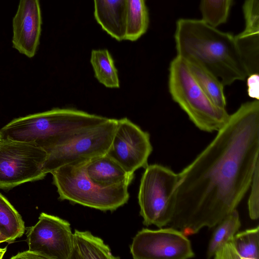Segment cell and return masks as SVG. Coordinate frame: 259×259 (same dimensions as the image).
<instances>
[{"label": "cell", "instance_id": "10", "mask_svg": "<svg viewBox=\"0 0 259 259\" xmlns=\"http://www.w3.org/2000/svg\"><path fill=\"white\" fill-rule=\"evenodd\" d=\"M28 250L45 259H71L73 233L69 223L44 212L35 225L27 228Z\"/></svg>", "mask_w": 259, "mask_h": 259}, {"label": "cell", "instance_id": "17", "mask_svg": "<svg viewBox=\"0 0 259 259\" xmlns=\"http://www.w3.org/2000/svg\"><path fill=\"white\" fill-rule=\"evenodd\" d=\"M185 61L193 76L206 95L216 105L226 108L224 85L219 78L201 65L193 61Z\"/></svg>", "mask_w": 259, "mask_h": 259}, {"label": "cell", "instance_id": "5", "mask_svg": "<svg viewBox=\"0 0 259 259\" xmlns=\"http://www.w3.org/2000/svg\"><path fill=\"white\" fill-rule=\"evenodd\" d=\"M168 90L172 100L201 131H218L228 121L226 108L216 105L193 76L187 62L177 56L170 63Z\"/></svg>", "mask_w": 259, "mask_h": 259}, {"label": "cell", "instance_id": "7", "mask_svg": "<svg viewBox=\"0 0 259 259\" xmlns=\"http://www.w3.org/2000/svg\"><path fill=\"white\" fill-rule=\"evenodd\" d=\"M48 152L34 143L3 139L0 143V189L10 190L41 180Z\"/></svg>", "mask_w": 259, "mask_h": 259}, {"label": "cell", "instance_id": "24", "mask_svg": "<svg viewBox=\"0 0 259 259\" xmlns=\"http://www.w3.org/2000/svg\"><path fill=\"white\" fill-rule=\"evenodd\" d=\"M251 191L248 201L249 215L252 220H257L259 215V162L257 163L250 186Z\"/></svg>", "mask_w": 259, "mask_h": 259}, {"label": "cell", "instance_id": "19", "mask_svg": "<svg viewBox=\"0 0 259 259\" xmlns=\"http://www.w3.org/2000/svg\"><path fill=\"white\" fill-rule=\"evenodd\" d=\"M149 24L145 0H127L125 40L136 41L147 31Z\"/></svg>", "mask_w": 259, "mask_h": 259}, {"label": "cell", "instance_id": "12", "mask_svg": "<svg viewBox=\"0 0 259 259\" xmlns=\"http://www.w3.org/2000/svg\"><path fill=\"white\" fill-rule=\"evenodd\" d=\"M42 19L39 0H20L13 19L14 48L33 57L39 44Z\"/></svg>", "mask_w": 259, "mask_h": 259}, {"label": "cell", "instance_id": "21", "mask_svg": "<svg viewBox=\"0 0 259 259\" xmlns=\"http://www.w3.org/2000/svg\"><path fill=\"white\" fill-rule=\"evenodd\" d=\"M209 241L207 250L208 258L230 241L241 227L239 213L234 210L226 216L218 225Z\"/></svg>", "mask_w": 259, "mask_h": 259}, {"label": "cell", "instance_id": "23", "mask_svg": "<svg viewBox=\"0 0 259 259\" xmlns=\"http://www.w3.org/2000/svg\"><path fill=\"white\" fill-rule=\"evenodd\" d=\"M232 0H201L202 20L217 27L226 22Z\"/></svg>", "mask_w": 259, "mask_h": 259}, {"label": "cell", "instance_id": "16", "mask_svg": "<svg viewBox=\"0 0 259 259\" xmlns=\"http://www.w3.org/2000/svg\"><path fill=\"white\" fill-rule=\"evenodd\" d=\"M116 259L109 247L99 237L89 231L75 230L71 259Z\"/></svg>", "mask_w": 259, "mask_h": 259}, {"label": "cell", "instance_id": "27", "mask_svg": "<svg viewBox=\"0 0 259 259\" xmlns=\"http://www.w3.org/2000/svg\"><path fill=\"white\" fill-rule=\"evenodd\" d=\"M7 248H0V259L2 258L6 253Z\"/></svg>", "mask_w": 259, "mask_h": 259}, {"label": "cell", "instance_id": "4", "mask_svg": "<svg viewBox=\"0 0 259 259\" xmlns=\"http://www.w3.org/2000/svg\"><path fill=\"white\" fill-rule=\"evenodd\" d=\"M90 160H76L51 172L59 199L102 211H113L126 203L130 185L103 186L95 183L86 172Z\"/></svg>", "mask_w": 259, "mask_h": 259}, {"label": "cell", "instance_id": "29", "mask_svg": "<svg viewBox=\"0 0 259 259\" xmlns=\"http://www.w3.org/2000/svg\"><path fill=\"white\" fill-rule=\"evenodd\" d=\"M2 140H3L2 136L1 133H0V143H1Z\"/></svg>", "mask_w": 259, "mask_h": 259}, {"label": "cell", "instance_id": "14", "mask_svg": "<svg viewBox=\"0 0 259 259\" xmlns=\"http://www.w3.org/2000/svg\"><path fill=\"white\" fill-rule=\"evenodd\" d=\"M86 172L93 182L103 186L122 183L130 185L134 177V174L127 172L107 154L90 160L86 166Z\"/></svg>", "mask_w": 259, "mask_h": 259}, {"label": "cell", "instance_id": "13", "mask_svg": "<svg viewBox=\"0 0 259 259\" xmlns=\"http://www.w3.org/2000/svg\"><path fill=\"white\" fill-rule=\"evenodd\" d=\"M94 17L103 30L117 41L125 40L127 0H94Z\"/></svg>", "mask_w": 259, "mask_h": 259}, {"label": "cell", "instance_id": "20", "mask_svg": "<svg viewBox=\"0 0 259 259\" xmlns=\"http://www.w3.org/2000/svg\"><path fill=\"white\" fill-rule=\"evenodd\" d=\"M25 225L20 214L0 193V234L12 243L24 234Z\"/></svg>", "mask_w": 259, "mask_h": 259}, {"label": "cell", "instance_id": "15", "mask_svg": "<svg viewBox=\"0 0 259 259\" xmlns=\"http://www.w3.org/2000/svg\"><path fill=\"white\" fill-rule=\"evenodd\" d=\"M259 227L236 233L214 255L215 259H258Z\"/></svg>", "mask_w": 259, "mask_h": 259}, {"label": "cell", "instance_id": "18", "mask_svg": "<svg viewBox=\"0 0 259 259\" xmlns=\"http://www.w3.org/2000/svg\"><path fill=\"white\" fill-rule=\"evenodd\" d=\"M90 62L95 77L100 83L108 88L117 89L120 87L118 70L108 50H93Z\"/></svg>", "mask_w": 259, "mask_h": 259}, {"label": "cell", "instance_id": "11", "mask_svg": "<svg viewBox=\"0 0 259 259\" xmlns=\"http://www.w3.org/2000/svg\"><path fill=\"white\" fill-rule=\"evenodd\" d=\"M153 150L149 134L127 117L117 119V124L107 155L127 172L146 168Z\"/></svg>", "mask_w": 259, "mask_h": 259}, {"label": "cell", "instance_id": "25", "mask_svg": "<svg viewBox=\"0 0 259 259\" xmlns=\"http://www.w3.org/2000/svg\"><path fill=\"white\" fill-rule=\"evenodd\" d=\"M246 79L248 95L252 98L258 100L259 74L249 75Z\"/></svg>", "mask_w": 259, "mask_h": 259}, {"label": "cell", "instance_id": "22", "mask_svg": "<svg viewBox=\"0 0 259 259\" xmlns=\"http://www.w3.org/2000/svg\"><path fill=\"white\" fill-rule=\"evenodd\" d=\"M235 38L247 76L259 74V34L242 32Z\"/></svg>", "mask_w": 259, "mask_h": 259}, {"label": "cell", "instance_id": "3", "mask_svg": "<svg viewBox=\"0 0 259 259\" xmlns=\"http://www.w3.org/2000/svg\"><path fill=\"white\" fill-rule=\"evenodd\" d=\"M108 118L73 108H54L14 119L0 133L3 139L33 143L48 152Z\"/></svg>", "mask_w": 259, "mask_h": 259}, {"label": "cell", "instance_id": "6", "mask_svg": "<svg viewBox=\"0 0 259 259\" xmlns=\"http://www.w3.org/2000/svg\"><path fill=\"white\" fill-rule=\"evenodd\" d=\"M178 174L160 164L148 165L140 185L138 202L143 223L159 228L170 223L176 203Z\"/></svg>", "mask_w": 259, "mask_h": 259}, {"label": "cell", "instance_id": "9", "mask_svg": "<svg viewBox=\"0 0 259 259\" xmlns=\"http://www.w3.org/2000/svg\"><path fill=\"white\" fill-rule=\"evenodd\" d=\"M130 251L135 259H186L195 256L186 235L171 227L142 229L133 238Z\"/></svg>", "mask_w": 259, "mask_h": 259}, {"label": "cell", "instance_id": "26", "mask_svg": "<svg viewBox=\"0 0 259 259\" xmlns=\"http://www.w3.org/2000/svg\"><path fill=\"white\" fill-rule=\"evenodd\" d=\"M11 258L16 259H45L44 256L37 252L29 250L18 253Z\"/></svg>", "mask_w": 259, "mask_h": 259}, {"label": "cell", "instance_id": "2", "mask_svg": "<svg viewBox=\"0 0 259 259\" xmlns=\"http://www.w3.org/2000/svg\"><path fill=\"white\" fill-rule=\"evenodd\" d=\"M178 56L195 62L211 72L225 86L245 80L247 74L235 36L203 20L180 19L175 35Z\"/></svg>", "mask_w": 259, "mask_h": 259}, {"label": "cell", "instance_id": "28", "mask_svg": "<svg viewBox=\"0 0 259 259\" xmlns=\"http://www.w3.org/2000/svg\"><path fill=\"white\" fill-rule=\"evenodd\" d=\"M4 242H7V239L0 234V243Z\"/></svg>", "mask_w": 259, "mask_h": 259}, {"label": "cell", "instance_id": "1", "mask_svg": "<svg viewBox=\"0 0 259 259\" xmlns=\"http://www.w3.org/2000/svg\"><path fill=\"white\" fill-rule=\"evenodd\" d=\"M259 154V102L242 103L210 144L178 174L170 227L185 235L217 226L250 188Z\"/></svg>", "mask_w": 259, "mask_h": 259}, {"label": "cell", "instance_id": "8", "mask_svg": "<svg viewBox=\"0 0 259 259\" xmlns=\"http://www.w3.org/2000/svg\"><path fill=\"white\" fill-rule=\"evenodd\" d=\"M117 124V119L109 118L78 134L65 143L48 152L42 167L47 175L65 164L81 159H92L106 154Z\"/></svg>", "mask_w": 259, "mask_h": 259}]
</instances>
